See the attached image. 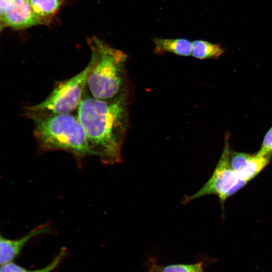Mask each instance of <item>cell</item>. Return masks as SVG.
Segmentation results:
<instances>
[{
	"mask_svg": "<svg viewBox=\"0 0 272 272\" xmlns=\"http://www.w3.org/2000/svg\"><path fill=\"white\" fill-rule=\"evenodd\" d=\"M129 93L108 100L84 95L77 117L93 153L105 165L121 162V149L128 125Z\"/></svg>",
	"mask_w": 272,
	"mask_h": 272,
	"instance_id": "1",
	"label": "cell"
},
{
	"mask_svg": "<svg viewBox=\"0 0 272 272\" xmlns=\"http://www.w3.org/2000/svg\"><path fill=\"white\" fill-rule=\"evenodd\" d=\"M87 43L91 51V66L87 82L89 94L97 99L108 100L127 91L125 66L128 55L95 36L89 37Z\"/></svg>",
	"mask_w": 272,
	"mask_h": 272,
	"instance_id": "2",
	"label": "cell"
},
{
	"mask_svg": "<svg viewBox=\"0 0 272 272\" xmlns=\"http://www.w3.org/2000/svg\"><path fill=\"white\" fill-rule=\"evenodd\" d=\"M25 116L33 121L34 134L41 152L63 151L78 161L93 155L77 116L72 114Z\"/></svg>",
	"mask_w": 272,
	"mask_h": 272,
	"instance_id": "3",
	"label": "cell"
},
{
	"mask_svg": "<svg viewBox=\"0 0 272 272\" xmlns=\"http://www.w3.org/2000/svg\"><path fill=\"white\" fill-rule=\"evenodd\" d=\"M90 61L87 66L74 77L58 82L52 92L38 104L24 107V115L72 114L77 109L83 98L88 75Z\"/></svg>",
	"mask_w": 272,
	"mask_h": 272,
	"instance_id": "4",
	"label": "cell"
},
{
	"mask_svg": "<svg viewBox=\"0 0 272 272\" xmlns=\"http://www.w3.org/2000/svg\"><path fill=\"white\" fill-rule=\"evenodd\" d=\"M229 139V134L227 133L221 156L211 177L198 191L184 197V203L205 195L214 194L219 197L223 211L225 200L246 185L247 182L238 176L230 165L231 151Z\"/></svg>",
	"mask_w": 272,
	"mask_h": 272,
	"instance_id": "5",
	"label": "cell"
},
{
	"mask_svg": "<svg viewBox=\"0 0 272 272\" xmlns=\"http://www.w3.org/2000/svg\"><path fill=\"white\" fill-rule=\"evenodd\" d=\"M38 25L30 0H0V29H27Z\"/></svg>",
	"mask_w": 272,
	"mask_h": 272,
	"instance_id": "6",
	"label": "cell"
},
{
	"mask_svg": "<svg viewBox=\"0 0 272 272\" xmlns=\"http://www.w3.org/2000/svg\"><path fill=\"white\" fill-rule=\"evenodd\" d=\"M272 155L262 156L257 152L248 154L231 151L230 165L238 176L247 182L257 176L269 163Z\"/></svg>",
	"mask_w": 272,
	"mask_h": 272,
	"instance_id": "7",
	"label": "cell"
},
{
	"mask_svg": "<svg viewBox=\"0 0 272 272\" xmlns=\"http://www.w3.org/2000/svg\"><path fill=\"white\" fill-rule=\"evenodd\" d=\"M51 233L49 223L37 226L22 237L16 239L0 237V262L1 265L12 262L20 253L25 244L31 238L44 234Z\"/></svg>",
	"mask_w": 272,
	"mask_h": 272,
	"instance_id": "8",
	"label": "cell"
},
{
	"mask_svg": "<svg viewBox=\"0 0 272 272\" xmlns=\"http://www.w3.org/2000/svg\"><path fill=\"white\" fill-rule=\"evenodd\" d=\"M153 40L155 44L154 51L157 54L172 53L183 56L191 55V42L188 39L155 37Z\"/></svg>",
	"mask_w": 272,
	"mask_h": 272,
	"instance_id": "9",
	"label": "cell"
},
{
	"mask_svg": "<svg viewBox=\"0 0 272 272\" xmlns=\"http://www.w3.org/2000/svg\"><path fill=\"white\" fill-rule=\"evenodd\" d=\"M63 2V0H30L38 25L50 24Z\"/></svg>",
	"mask_w": 272,
	"mask_h": 272,
	"instance_id": "10",
	"label": "cell"
},
{
	"mask_svg": "<svg viewBox=\"0 0 272 272\" xmlns=\"http://www.w3.org/2000/svg\"><path fill=\"white\" fill-rule=\"evenodd\" d=\"M225 52L220 44H214L203 40L191 42V55L200 59L218 58Z\"/></svg>",
	"mask_w": 272,
	"mask_h": 272,
	"instance_id": "11",
	"label": "cell"
},
{
	"mask_svg": "<svg viewBox=\"0 0 272 272\" xmlns=\"http://www.w3.org/2000/svg\"><path fill=\"white\" fill-rule=\"evenodd\" d=\"M148 272H203V263L160 265L151 260Z\"/></svg>",
	"mask_w": 272,
	"mask_h": 272,
	"instance_id": "12",
	"label": "cell"
},
{
	"mask_svg": "<svg viewBox=\"0 0 272 272\" xmlns=\"http://www.w3.org/2000/svg\"><path fill=\"white\" fill-rule=\"evenodd\" d=\"M66 253V248H61L58 255L48 265L40 269L32 270L27 269L12 261L1 265L0 272H51L61 262Z\"/></svg>",
	"mask_w": 272,
	"mask_h": 272,
	"instance_id": "13",
	"label": "cell"
},
{
	"mask_svg": "<svg viewBox=\"0 0 272 272\" xmlns=\"http://www.w3.org/2000/svg\"><path fill=\"white\" fill-rule=\"evenodd\" d=\"M257 153L262 156L272 155V126L264 137L261 148Z\"/></svg>",
	"mask_w": 272,
	"mask_h": 272,
	"instance_id": "14",
	"label": "cell"
}]
</instances>
